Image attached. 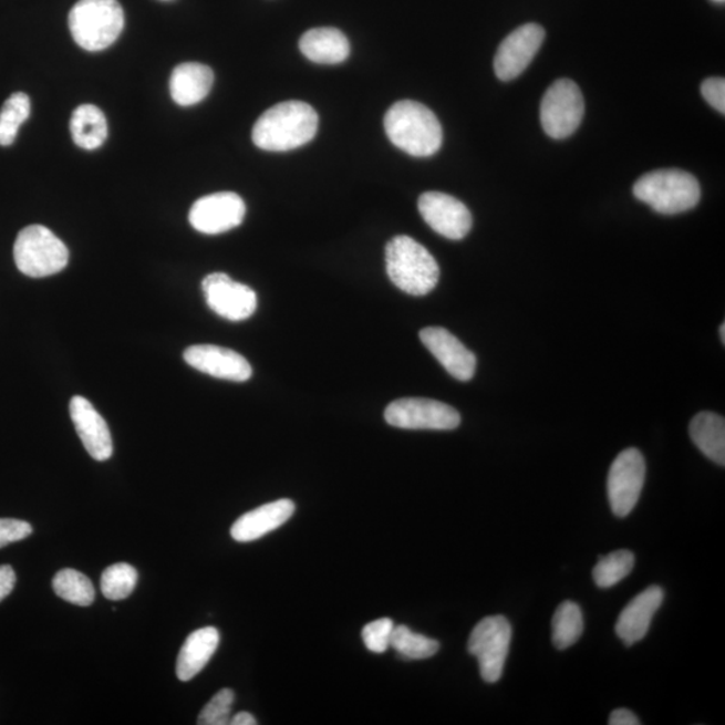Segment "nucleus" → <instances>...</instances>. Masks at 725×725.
Wrapping results in <instances>:
<instances>
[{"mask_svg": "<svg viewBox=\"0 0 725 725\" xmlns=\"http://www.w3.org/2000/svg\"><path fill=\"white\" fill-rule=\"evenodd\" d=\"M319 116L302 101H283L263 112L253 127V143L269 153H287L317 136Z\"/></svg>", "mask_w": 725, "mask_h": 725, "instance_id": "f257e3e1", "label": "nucleus"}, {"mask_svg": "<svg viewBox=\"0 0 725 725\" xmlns=\"http://www.w3.org/2000/svg\"><path fill=\"white\" fill-rule=\"evenodd\" d=\"M384 130L395 147L415 157L437 154L444 141L437 116L417 101L403 100L391 106L384 116Z\"/></svg>", "mask_w": 725, "mask_h": 725, "instance_id": "f03ea898", "label": "nucleus"}, {"mask_svg": "<svg viewBox=\"0 0 725 725\" xmlns=\"http://www.w3.org/2000/svg\"><path fill=\"white\" fill-rule=\"evenodd\" d=\"M386 269L396 288L418 298L437 287L441 275L431 251L407 236L394 237L387 244Z\"/></svg>", "mask_w": 725, "mask_h": 725, "instance_id": "7ed1b4c3", "label": "nucleus"}, {"mask_svg": "<svg viewBox=\"0 0 725 725\" xmlns=\"http://www.w3.org/2000/svg\"><path fill=\"white\" fill-rule=\"evenodd\" d=\"M124 10L117 0H79L69 12V29L87 52L108 49L123 33Z\"/></svg>", "mask_w": 725, "mask_h": 725, "instance_id": "20e7f679", "label": "nucleus"}, {"mask_svg": "<svg viewBox=\"0 0 725 725\" xmlns=\"http://www.w3.org/2000/svg\"><path fill=\"white\" fill-rule=\"evenodd\" d=\"M633 194L636 199L665 216L690 211L702 198L695 176L681 169H657L641 176L633 187Z\"/></svg>", "mask_w": 725, "mask_h": 725, "instance_id": "39448f33", "label": "nucleus"}, {"mask_svg": "<svg viewBox=\"0 0 725 725\" xmlns=\"http://www.w3.org/2000/svg\"><path fill=\"white\" fill-rule=\"evenodd\" d=\"M14 261L19 272L43 279L66 268L69 250L48 227L31 225L24 227L15 239Z\"/></svg>", "mask_w": 725, "mask_h": 725, "instance_id": "423d86ee", "label": "nucleus"}, {"mask_svg": "<svg viewBox=\"0 0 725 725\" xmlns=\"http://www.w3.org/2000/svg\"><path fill=\"white\" fill-rule=\"evenodd\" d=\"M510 640H512V626L503 615L484 618L473 629L468 651L477 659L485 683L495 684L501 679Z\"/></svg>", "mask_w": 725, "mask_h": 725, "instance_id": "0eeeda50", "label": "nucleus"}, {"mask_svg": "<svg viewBox=\"0 0 725 725\" xmlns=\"http://www.w3.org/2000/svg\"><path fill=\"white\" fill-rule=\"evenodd\" d=\"M584 115V100L571 80L555 81L541 100L540 122L552 138L569 137L579 128Z\"/></svg>", "mask_w": 725, "mask_h": 725, "instance_id": "6e6552de", "label": "nucleus"}, {"mask_svg": "<svg viewBox=\"0 0 725 725\" xmlns=\"http://www.w3.org/2000/svg\"><path fill=\"white\" fill-rule=\"evenodd\" d=\"M389 425L406 431H454L462 415L446 403L425 398H403L390 403L384 412Z\"/></svg>", "mask_w": 725, "mask_h": 725, "instance_id": "1a4fd4ad", "label": "nucleus"}, {"mask_svg": "<svg viewBox=\"0 0 725 725\" xmlns=\"http://www.w3.org/2000/svg\"><path fill=\"white\" fill-rule=\"evenodd\" d=\"M646 477L645 458L634 447L618 454L608 478L611 510L617 517H626L640 500Z\"/></svg>", "mask_w": 725, "mask_h": 725, "instance_id": "9d476101", "label": "nucleus"}, {"mask_svg": "<svg viewBox=\"0 0 725 725\" xmlns=\"http://www.w3.org/2000/svg\"><path fill=\"white\" fill-rule=\"evenodd\" d=\"M246 205L236 193H216L198 199L191 207L190 224L204 235L216 236L244 222Z\"/></svg>", "mask_w": 725, "mask_h": 725, "instance_id": "9b49d317", "label": "nucleus"}, {"mask_svg": "<svg viewBox=\"0 0 725 725\" xmlns=\"http://www.w3.org/2000/svg\"><path fill=\"white\" fill-rule=\"evenodd\" d=\"M207 305L218 317L230 321H242L253 317L257 294L253 289L231 280L225 273H213L201 282Z\"/></svg>", "mask_w": 725, "mask_h": 725, "instance_id": "f8f14e48", "label": "nucleus"}, {"mask_svg": "<svg viewBox=\"0 0 725 725\" xmlns=\"http://www.w3.org/2000/svg\"><path fill=\"white\" fill-rule=\"evenodd\" d=\"M418 209L425 222L439 236L459 241L469 235L472 214L462 200L452 195L437 191L422 194Z\"/></svg>", "mask_w": 725, "mask_h": 725, "instance_id": "ddd939ff", "label": "nucleus"}, {"mask_svg": "<svg viewBox=\"0 0 725 725\" xmlns=\"http://www.w3.org/2000/svg\"><path fill=\"white\" fill-rule=\"evenodd\" d=\"M546 31L536 23L522 24L501 42L495 56V72L501 81L519 77L543 45Z\"/></svg>", "mask_w": 725, "mask_h": 725, "instance_id": "4468645a", "label": "nucleus"}, {"mask_svg": "<svg viewBox=\"0 0 725 725\" xmlns=\"http://www.w3.org/2000/svg\"><path fill=\"white\" fill-rule=\"evenodd\" d=\"M193 369L231 382H246L253 375L251 365L238 352L211 344L191 345L183 354Z\"/></svg>", "mask_w": 725, "mask_h": 725, "instance_id": "2eb2a0df", "label": "nucleus"}, {"mask_svg": "<svg viewBox=\"0 0 725 725\" xmlns=\"http://www.w3.org/2000/svg\"><path fill=\"white\" fill-rule=\"evenodd\" d=\"M421 342L457 381L469 382L475 376L477 359L472 351L445 328L428 327L420 332Z\"/></svg>", "mask_w": 725, "mask_h": 725, "instance_id": "dca6fc26", "label": "nucleus"}, {"mask_svg": "<svg viewBox=\"0 0 725 725\" xmlns=\"http://www.w3.org/2000/svg\"><path fill=\"white\" fill-rule=\"evenodd\" d=\"M69 410L75 431L91 457L96 462L110 459L113 454L112 435L97 410L81 395L73 396Z\"/></svg>", "mask_w": 725, "mask_h": 725, "instance_id": "f3484780", "label": "nucleus"}, {"mask_svg": "<svg viewBox=\"0 0 725 725\" xmlns=\"http://www.w3.org/2000/svg\"><path fill=\"white\" fill-rule=\"evenodd\" d=\"M662 601H664V590L660 586H651L629 602L615 625V633L623 644L632 646L644 639Z\"/></svg>", "mask_w": 725, "mask_h": 725, "instance_id": "a211bd4d", "label": "nucleus"}, {"mask_svg": "<svg viewBox=\"0 0 725 725\" xmlns=\"http://www.w3.org/2000/svg\"><path fill=\"white\" fill-rule=\"evenodd\" d=\"M294 503L281 499L265 504L250 512L242 515L231 527V538L239 543H249L276 531L293 516Z\"/></svg>", "mask_w": 725, "mask_h": 725, "instance_id": "6ab92c4d", "label": "nucleus"}, {"mask_svg": "<svg viewBox=\"0 0 725 725\" xmlns=\"http://www.w3.org/2000/svg\"><path fill=\"white\" fill-rule=\"evenodd\" d=\"M213 84L211 68L198 62H186L174 69L169 80V92L176 104L191 106L209 96Z\"/></svg>", "mask_w": 725, "mask_h": 725, "instance_id": "aec40b11", "label": "nucleus"}, {"mask_svg": "<svg viewBox=\"0 0 725 725\" xmlns=\"http://www.w3.org/2000/svg\"><path fill=\"white\" fill-rule=\"evenodd\" d=\"M219 632L216 628L195 630L183 644L178 661H176V676L180 681H190L209 664L219 645Z\"/></svg>", "mask_w": 725, "mask_h": 725, "instance_id": "412c9836", "label": "nucleus"}, {"mask_svg": "<svg viewBox=\"0 0 725 725\" xmlns=\"http://www.w3.org/2000/svg\"><path fill=\"white\" fill-rule=\"evenodd\" d=\"M301 53L309 61L321 65L342 64L351 53V46L342 31L333 28H318L307 31L300 40Z\"/></svg>", "mask_w": 725, "mask_h": 725, "instance_id": "4be33fe9", "label": "nucleus"}, {"mask_svg": "<svg viewBox=\"0 0 725 725\" xmlns=\"http://www.w3.org/2000/svg\"><path fill=\"white\" fill-rule=\"evenodd\" d=\"M690 434L705 457L717 465H725V421L722 415L710 412L697 414L691 422Z\"/></svg>", "mask_w": 725, "mask_h": 725, "instance_id": "5701e85b", "label": "nucleus"}, {"mask_svg": "<svg viewBox=\"0 0 725 725\" xmlns=\"http://www.w3.org/2000/svg\"><path fill=\"white\" fill-rule=\"evenodd\" d=\"M73 142L86 151L97 149L108 137V123L96 105H80L71 120Z\"/></svg>", "mask_w": 725, "mask_h": 725, "instance_id": "b1692460", "label": "nucleus"}, {"mask_svg": "<svg viewBox=\"0 0 725 725\" xmlns=\"http://www.w3.org/2000/svg\"><path fill=\"white\" fill-rule=\"evenodd\" d=\"M583 633L582 610L576 602L566 601L559 604L552 618V642L559 651L569 649Z\"/></svg>", "mask_w": 725, "mask_h": 725, "instance_id": "393cba45", "label": "nucleus"}, {"mask_svg": "<svg viewBox=\"0 0 725 725\" xmlns=\"http://www.w3.org/2000/svg\"><path fill=\"white\" fill-rule=\"evenodd\" d=\"M53 589L56 595L66 602L77 604V607H90L96 597L92 580L73 569L56 572L53 579Z\"/></svg>", "mask_w": 725, "mask_h": 725, "instance_id": "a878e982", "label": "nucleus"}, {"mask_svg": "<svg viewBox=\"0 0 725 725\" xmlns=\"http://www.w3.org/2000/svg\"><path fill=\"white\" fill-rule=\"evenodd\" d=\"M31 104L27 93L17 92L4 101L0 110V145L15 142L18 131L30 116Z\"/></svg>", "mask_w": 725, "mask_h": 725, "instance_id": "bb28decb", "label": "nucleus"}, {"mask_svg": "<svg viewBox=\"0 0 725 725\" xmlns=\"http://www.w3.org/2000/svg\"><path fill=\"white\" fill-rule=\"evenodd\" d=\"M635 565L634 553L628 550L611 552L608 557L599 558L592 571V578L599 589H610L633 571Z\"/></svg>", "mask_w": 725, "mask_h": 725, "instance_id": "cd10ccee", "label": "nucleus"}, {"mask_svg": "<svg viewBox=\"0 0 725 725\" xmlns=\"http://www.w3.org/2000/svg\"><path fill=\"white\" fill-rule=\"evenodd\" d=\"M390 646L406 660L431 659L439 651L438 641L414 633L405 625L394 628Z\"/></svg>", "mask_w": 725, "mask_h": 725, "instance_id": "c85d7f7f", "label": "nucleus"}, {"mask_svg": "<svg viewBox=\"0 0 725 725\" xmlns=\"http://www.w3.org/2000/svg\"><path fill=\"white\" fill-rule=\"evenodd\" d=\"M137 584V571L128 563L108 567L101 576V591L111 601H123L134 592Z\"/></svg>", "mask_w": 725, "mask_h": 725, "instance_id": "c756f323", "label": "nucleus"}, {"mask_svg": "<svg viewBox=\"0 0 725 725\" xmlns=\"http://www.w3.org/2000/svg\"><path fill=\"white\" fill-rule=\"evenodd\" d=\"M235 704V692L229 688L220 690L209 703L205 705L198 717L200 725H227L230 724V714Z\"/></svg>", "mask_w": 725, "mask_h": 725, "instance_id": "7c9ffc66", "label": "nucleus"}, {"mask_svg": "<svg viewBox=\"0 0 725 725\" xmlns=\"http://www.w3.org/2000/svg\"><path fill=\"white\" fill-rule=\"evenodd\" d=\"M394 628V622L389 618L367 623L362 630V639L369 651L376 654L386 652Z\"/></svg>", "mask_w": 725, "mask_h": 725, "instance_id": "2f4dec72", "label": "nucleus"}, {"mask_svg": "<svg viewBox=\"0 0 725 725\" xmlns=\"http://www.w3.org/2000/svg\"><path fill=\"white\" fill-rule=\"evenodd\" d=\"M33 527L29 522L18 519H0V548L29 538Z\"/></svg>", "mask_w": 725, "mask_h": 725, "instance_id": "473e14b6", "label": "nucleus"}, {"mask_svg": "<svg viewBox=\"0 0 725 725\" xmlns=\"http://www.w3.org/2000/svg\"><path fill=\"white\" fill-rule=\"evenodd\" d=\"M703 97L722 115L725 113V81L724 79H708L702 85Z\"/></svg>", "mask_w": 725, "mask_h": 725, "instance_id": "72a5a7b5", "label": "nucleus"}, {"mask_svg": "<svg viewBox=\"0 0 725 725\" xmlns=\"http://www.w3.org/2000/svg\"><path fill=\"white\" fill-rule=\"evenodd\" d=\"M17 583L15 571L9 565L0 566V602L11 594Z\"/></svg>", "mask_w": 725, "mask_h": 725, "instance_id": "f704fd0d", "label": "nucleus"}, {"mask_svg": "<svg viewBox=\"0 0 725 725\" xmlns=\"http://www.w3.org/2000/svg\"><path fill=\"white\" fill-rule=\"evenodd\" d=\"M610 725H639L641 724L639 717H636L633 712L629 710H615L611 712L609 717Z\"/></svg>", "mask_w": 725, "mask_h": 725, "instance_id": "c9c22d12", "label": "nucleus"}, {"mask_svg": "<svg viewBox=\"0 0 725 725\" xmlns=\"http://www.w3.org/2000/svg\"><path fill=\"white\" fill-rule=\"evenodd\" d=\"M231 725H256L257 721L253 715H250L249 712H239L230 721Z\"/></svg>", "mask_w": 725, "mask_h": 725, "instance_id": "e433bc0d", "label": "nucleus"}, {"mask_svg": "<svg viewBox=\"0 0 725 725\" xmlns=\"http://www.w3.org/2000/svg\"><path fill=\"white\" fill-rule=\"evenodd\" d=\"M721 335H722V342L725 344V324L723 323L721 327Z\"/></svg>", "mask_w": 725, "mask_h": 725, "instance_id": "4c0bfd02", "label": "nucleus"}, {"mask_svg": "<svg viewBox=\"0 0 725 725\" xmlns=\"http://www.w3.org/2000/svg\"><path fill=\"white\" fill-rule=\"evenodd\" d=\"M714 2H717V3H723V2H724V0H714Z\"/></svg>", "mask_w": 725, "mask_h": 725, "instance_id": "58836bf2", "label": "nucleus"}]
</instances>
